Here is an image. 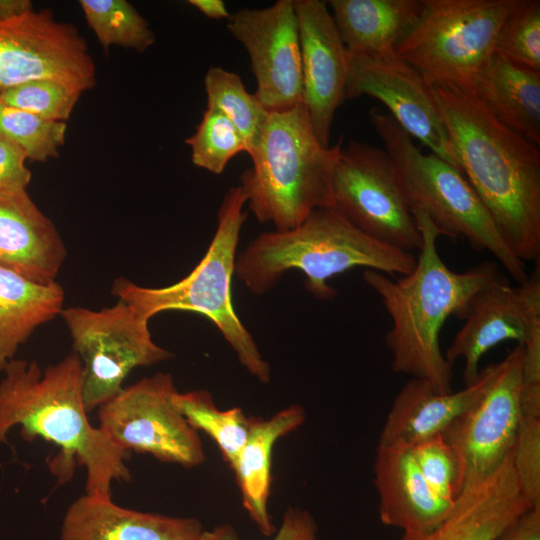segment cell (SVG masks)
Listing matches in <instances>:
<instances>
[{
	"instance_id": "obj_1",
	"label": "cell",
	"mask_w": 540,
	"mask_h": 540,
	"mask_svg": "<svg viewBox=\"0 0 540 540\" xmlns=\"http://www.w3.org/2000/svg\"><path fill=\"white\" fill-rule=\"evenodd\" d=\"M459 169L512 252L540 259V150L498 122L471 93L430 85Z\"/></svg>"
},
{
	"instance_id": "obj_2",
	"label": "cell",
	"mask_w": 540,
	"mask_h": 540,
	"mask_svg": "<svg viewBox=\"0 0 540 540\" xmlns=\"http://www.w3.org/2000/svg\"><path fill=\"white\" fill-rule=\"evenodd\" d=\"M0 381V445L20 426L21 436L42 438L60 453L51 470L68 480L74 462L85 466V494L110 498L114 481H129L128 452L113 444L87 416L82 395V364L72 353L44 371L32 360L13 359Z\"/></svg>"
},
{
	"instance_id": "obj_3",
	"label": "cell",
	"mask_w": 540,
	"mask_h": 540,
	"mask_svg": "<svg viewBox=\"0 0 540 540\" xmlns=\"http://www.w3.org/2000/svg\"><path fill=\"white\" fill-rule=\"evenodd\" d=\"M411 212L422 235L414 269L400 277L365 269L363 279L380 297L391 320L385 344L392 370L427 380L439 392H450L452 365L441 352V329L450 316L463 319L473 296L503 276L494 261L463 272L451 270L437 251L440 234L434 224L422 211Z\"/></svg>"
},
{
	"instance_id": "obj_4",
	"label": "cell",
	"mask_w": 540,
	"mask_h": 540,
	"mask_svg": "<svg viewBox=\"0 0 540 540\" xmlns=\"http://www.w3.org/2000/svg\"><path fill=\"white\" fill-rule=\"evenodd\" d=\"M416 256L361 232L333 207L319 208L298 226L258 235L237 253L234 275L254 295L272 289L290 270L301 271L309 293L330 300L334 276L356 267L391 277L410 273Z\"/></svg>"
},
{
	"instance_id": "obj_5",
	"label": "cell",
	"mask_w": 540,
	"mask_h": 540,
	"mask_svg": "<svg viewBox=\"0 0 540 540\" xmlns=\"http://www.w3.org/2000/svg\"><path fill=\"white\" fill-rule=\"evenodd\" d=\"M341 146L342 139L321 145L303 103L269 112L250 154L252 167L239 185L257 220L286 231L314 210L333 207L332 176Z\"/></svg>"
},
{
	"instance_id": "obj_6",
	"label": "cell",
	"mask_w": 540,
	"mask_h": 540,
	"mask_svg": "<svg viewBox=\"0 0 540 540\" xmlns=\"http://www.w3.org/2000/svg\"><path fill=\"white\" fill-rule=\"evenodd\" d=\"M247 203L241 187L227 190L218 210V224L209 248L194 269L180 281L165 287L137 285L117 278L112 293L150 320L170 310L204 315L219 329L241 365L262 383L271 379L269 363L236 314L232 302V278L241 228L247 218Z\"/></svg>"
},
{
	"instance_id": "obj_7",
	"label": "cell",
	"mask_w": 540,
	"mask_h": 540,
	"mask_svg": "<svg viewBox=\"0 0 540 540\" xmlns=\"http://www.w3.org/2000/svg\"><path fill=\"white\" fill-rule=\"evenodd\" d=\"M369 116L395 165L411 211L425 213L440 235L488 251L517 284L524 282L525 263L508 247L461 171L433 153H423L388 112L373 108Z\"/></svg>"
},
{
	"instance_id": "obj_8",
	"label": "cell",
	"mask_w": 540,
	"mask_h": 540,
	"mask_svg": "<svg viewBox=\"0 0 540 540\" xmlns=\"http://www.w3.org/2000/svg\"><path fill=\"white\" fill-rule=\"evenodd\" d=\"M516 0H423L395 47L430 85L474 93L495 55L500 26Z\"/></svg>"
},
{
	"instance_id": "obj_9",
	"label": "cell",
	"mask_w": 540,
	"mask_h": 540,
	"mask_svg": "<svg viewBox=\"0 0 540 540\" xmlns=\"http://www.w3.org/2000/svg\"><path fill=\"white\" fill-rule=\"evenodd\" d=\"M60 315L82 364V395L87 412L119 394L133 369L171 357L168 350L153 341L149 321L122 300L101 310L70 307Z\"/></svg>"
},
{
	"instance_id": "obj_10",
	"label": "cell",
	"mask_w": 540,
	"mask_h": 540,
	"mask_svg": "<svg viewBox=\"0 0 540 540\" xmlns=\"http://www.w3.org/2000/svg\"><path fill=\"white\" fill-rule=\"evenodd\" d=\"M332 201L338 213L371 238L406 252L420 250L422 235L385 150L355 140L342 145Z\"/></svg>"
},
{
	"instance_id": "obj_11",
	"label": "cell",
	"mask_w": 540,
	"mask_h": 540,
	"mask_svg": "<svg viewBox=\"0 0 540 540\" xmlns=\"http://www.w3.org/2000/svg\"><path fill=\"white\" fill-rule=\"evenodd\" d=\"M169 373L158 372L123 388L99 407L100 430L120 449L191 468L205 460L198 432L175 403Z\"/></svg>"
},
{
	"instance_id": "obj_12",
	"label": "cell",
	"mask_w": 540,
	"mask_h": 540,
	"mask_svg": "<svg viewBox=\"0 0 540 540\" xmlns=\"http://www.w3.org/2000/svg\"><path fill=\"white\" fill-rule=\"evenodd\" d=\"M37 79L56 80L82 93L96 83L85 39L47 9L0 20V92Z\"/></svg>"
},
{
	"instance_id": "obj_13",
	"label": "cell",
	"mask_w": 540,
	"mask_h": 540,
	"mask_svg": "<svg viewBox=\"0 0 540 540\" xmlns=\"http://www.w3.org/2000/svg\"><path fill=\"white\" fill-rule=\"evenodd\" d=\"M523 346L500 362L479 399L442 434L455 451L463 488L495 472L513 453L519 427Z\"/></svg>"
},
{
	"instance_id": "obj_14",
	"label": "cell",
	"mask_w": 540,
	"mask_h": 540,
	"mask_svg": "<svg viewBox=\"0 0 540 540\" xmlns=\"http://www.w3.org/2000/svg\"><path fill=\"white\" fill-rule=\"evenodd\" d=\"M226 28L248 52L257 82L254 95L268 112L303 103L300 41L293 0H278L264 9H240L230 14Z\"/></svg>"
},
{
	"instance_id": "obj_15",
	"label": "cell",
	"mask_w": 540,
	"mask_h": 540,
	"mask_svg": "<svg viewBox=\"0 0 540 540\" xmlns=\"http://www.w3.org/2000/svg\"><path fill=\"white\" fill-rule=\"evenodd\" d=\"M371 96L382 102L397 124L431 153L459 171L448 131L429 84L396 55L372 57L348 53L346 98Z\"/></svg>"
},
{
	"instance_id": "obj_16",
	"label": "cell",
	"mask_w": 540,
	"mask_h": 540,
	"mask_svg": "<svg viewBox=\"0 0 540 540\" xmlns=\"http://www.w3.org/2000/svg\"><path fill=\"white\" fill-rule=\"evenodd\" d=\"M540 267L528 278L512 286L504 277L477 292L444 356L453 365L463 359L465 386L473 384L480 373L479 364L491 348L514 340L523 346L530 334L540 329Z\"/></svg>"
},
{
	"instance_id": "obj_17",
	"label": "cell",
	"mask_w": 540,
	"mask_h": 540,
	"mask_svg": "<svg viewBox=\"0 0 540 540\" xmlns=\"http://www.w3.org/2000/svg\"><path fill=\"white\" fill-rule=\"evenodd\" d=\"M328 5L321 0H294L298 23L303 104L318 141L329 147L335 112L346 98L348 52Z\"/></svg>"
},
{
	"instance_id": "obj_18",
	"label": "cell",
	"mask_w": 540,
	"mask_h": 540,
	"mask_svg": "<svg viewBox=\"0 0 540 540\" xmlns=\"http://www.w3.org/2000/svg\"><path fill=\"white\" fill-rule=\"evenodd\" d=\"M530 508L519 488L512 453L491 475L466 485L436 527L403 533L399 540H493Z\"/></svg>"
},
{
	"instance_id": "obj_19",
	"label": "cell",
	"mask_w": 540,
	"mask_h": 540,
	"mask_svg": "<svg viewBox=\"0 0 540 540\" xmlns=\"http://www.w3.org/2000/svg\"><path fill=\"white\" fill-rule=\"evenodd\" d=\"M67 250L27 190L0 192V266L40 284L55 282Z\"/></svg>"
},
{
	"instance_id": "obj_20",
	"label": "cell",
	"mask_w": 540,
	"mask_h": 540,
	"mask_svg": "<svg viewBox=\"0 0 540 540\" xmlns=\"http://www.w3.org/2000/svg\"><path fill=\"white\" fill-rule=\"evenodd\" d=\"M374 484L381 522L403 533L430 531L446 518L455 502L429 487L410 446L403 444L377 445Z\"/></svg>"
},
{
	"instance_id": "obj_21",
	"label": "cell",
	"mask_w": 540,
	"mask_h": 540,
	"mask_svg": "<svg viewBox=\"0 0 540 540\" xmlns=\"http://www.w3.org/2000/svg\"><path fill=\"white\" fill-rule=\"evenodd\" d=\"M497 363L480 370L477 380L459 391L439 392L424 379L411 378L395 397L378 445L413 446L443 434L483 394Z\"/></svg>"
},
{
	"instance_id": "obj_22",
	"label": "cell",
	"mask_w": 540,
	"mask_h": 540,
	"mask_svg": "<svg viewBox=\"0 0 540 540\" xmlns=\"http://www.w3.org/2000/svg\"><path fill=\"white\" fill-rule=\"evenodd\" d=\"M203 530L196 517L137 511L85 494L65 512L60 540H198Z\"/></svg>"
},
{
	"instance_id": "obj_23",
	"label": "cell",
	"mask_w": 540,
	"mask_h": 540,
	"mask_svg": "<svg viewBox=\"0 0 540 540\" xmlns=\"http://www.w3.org/2000/svg\"><path fill=\"white\" fill-rule=\"evenodd\" d=\"M305 417L304 408L297 404L280 410L270 419L251 417L246 441L230 466L236 476L243 507L264 536L276 532L267 506L274 444L300 427Z\"/></svg>"
},
{
	"instance_id": "obj_24",
	"label": "cell",
	"mask_w": 540,
	"mask_h": 540,
	"mask_svg": "<svg viewBox=\"0 0 540 540\" xmlns=\"http://www.w3.org/2000/svg\"><path fill=\"white\" fill-rule=\"evenodd\" d=\"M327 5L349 54L389 57L396 55L423 0H330Z\"/></svg>"
},
{
	"instance_id": "obj_25",
	"label": "cell",
	"mask_w": 540,
	"mask_h": 540,
	"mask_svg": "<svg viewBox=\"0 0 540 540\" xmlns=\"http://www.w3.org/2000/svg\"><path fill=\"white\" fill-rule=\"evenodd\" d=\"M473 95L498 122L540 146V72L494 55Z\"/></svg>"
},
{
	"instance_id": "obj_26",
	"label": "cell",
	"mask_w": 540,
	"mask_h": 540,
	"mask_svg": "<svg viewBox=\"0 0 540 540\" xmlns=\"http://www.w3.org/2000/svg\"><path fill=\"white\" fill-rule=\"evenodd\" d=\"M64 291L0 266V372L32 333L63 310Z\"/></svg>"
},
{
	"instance_id": "obj_27",
	"label": "cell",
	"mask_w": 540,
	"mask_h": 540,
	"mask_svg": "<svg viewBox=\"0 0 540 540\" xmlns=\"http://www.w3.org/2000/svg\"><path fill=\"white\" fill-rule=\"evenodd\" d=\"M207 108L222 112L241 134L246 152L255 149L269 112L244 87L239 75L221 67H211L204 77Z\"/></svg>"
},
{
	"instance_id": "obj_28",
	"label": "cell",
	"mask_w": 540,
	"mask_h": 540,
	"mask_svg": "<svg viewBox=\"0 0 540 540\" xmlns=\"http://www.w3.org/2000/svg\"><path fill=\"white\" fill-rule=\"evenodd\" d=\"M175 403L196 431L202 430L216 442L223 458L231 466L246 441L251 417H247L239 407L218 409L206 390L178 392Z\"/></svg>"
},
{
	"instance_id": "obj_29",
	"label": "cell",
	"mask_w": 540,
	"mask_h": 540,
	"mask_svg": "<svg viewBox=\"0 0 540 540\" xmlns=\"http://www.w3.org/2000/svg\"><path fill=\"white\" fill-rule=\"evenodd\" d=\"M90 29L107 51L120 46L144 52L156 40L148 21L126 0H81Z\"/></svg>"
},
{
	"instance_id": "obj_30",
	"label": "cell",
	"mask_w": 540,
	"mask_h": 540,
	"mask_svg": "<svg viewBox=\"0 0 540 540\" xmlns=\"http://www.w3.org/2000/svg\"><path fill=\"white\" fill-rule=\"evenodd\" d=\"M495 55L535 72H540V1L516 0L502 22Z\"/></svg>"
},
{
	"instance_id": "obj_31",
	"label": "cell",
	"mask_w": 540,
	"mask_h": 540,
	"mask_svg": "<svg viewBox=\"0 0 540 540\" xmlns=\"http://www.w3.org/2000/svg\"><path fill=\"white\" fill-rule=\"evenodd\" d=\"M65 122L49 121L0 101V136L18 146L27 159L46 162L65 142Z\"/></svg>"
},
{
	"instance_id": "obj_32",
	"label": "cell",
	"mask_w": 540,
	"mask_h": 540,
	"mask_svg": "<svg viewBox=\"0 0 540 540\" xmlns=\"http://www.w3.org/2000/svg\"><path fill=\"white\" fill-rule=\"evenodd\" d=\"M191 160L199 168L213 174L224 172L228 162L246 152L245 142L234 124L220 111L206 108L196 131L186 139Z\"/></svg>"
},
{
	"instance_id": "obj_33",
	"label": "cell",
	"mask_w": 540,
	"mask_h": 540,
	"mask_svg": "<svg viewBox=\"0 0 540 540\" xmlns=\"http://www.w3.org/2000/svg\"><path fill=\"white\" fill-rule=\"evenodd\" d=\"M81 91L56 80H31L0 92V101L49 121L65 122Z\"/></svg>"
},
{
	"instance_id": "obj_34",
	"label": "cell",
	"mask_w": 540,
	"mask_h": 540,
	"mask_svg": "<svg viewBox=\"0 0 540 540\" xmlns=\"http://www.w3.org/2000/svg\"><path fill=\"white\" fill-rule=\"evenodd\" d=\"M413 458L429 487L454 502L463 489L458 457L442 434L410 446Z\"/></svg>"
},
{
	"instance_id": "obj_35",
	"label": "cell",
	"mask_w": 540,
	"mask_h": 540,
	"mask_svg": "<svg viewBox=\"0 0 540 540\" xmlns=\"http://www.w3.org/2000/svg\"><path fill=\"white\" fill-rule=\"evenodd\" d=\"M520 491L532 508L540 507V416L521 414L513 450Z\"/></svg>"
},
{
	"instance_id": "obj_36",
	"label": "cell",
	"mask_w": 540,
	"mask_h": 540,
	"mask_svg": "<svg viewBox=\"0 0 540 540\" xmlns=\"http://www.w3.org/2000/svg\"><path fill=\"white\" fill-rule=\"evenodd\" d=\"M272 540H317V524L311 513L300 508H288ZM198 540H240L230 524L203 530Z\"/></svg>"
},
{
	"instance_id": "obj_37",
	"label": "cell",
	"mask_w": 540,
	"mask_h": 540,
	"mask_svg": "<svg viewBox=\"0 0 540 540\" xmlns=\"http://www.w3.org/2000/svg\"><path fill=\"white\" fill-rule=\"evenodd\" d=\"M26 160L23 150L0 136V192L26 190L31 180Z\"/></svg>"
},
{
	"instance_id": "obj_38",
	"label": "cell",
	"mask_w": 540,
	"mask_h": 540,
	"mask_svg": "<svg viewBox=\"0 0 540 540\" xmlns=\"http://www.w3.org/2000/svg\"><path fill=\"white\" fill-rule=\"evenodd\" d=\"M493 540H540V508H530Z\"/></svg>"
},
{
	"instance_id": "obj_39",
	"label": "cell",
	"mask_w": 540,
	"mask_h": 540,
	"mask_svg": "<svg viewBox=\"0 0 540 540\" xmlns=\"http://www.w3.org/2000/svg\"><path fill=\"white\" fill-rule=\"evenodd\" d=\"M189 4L211 19H224L230 16L222 0H189Z\"/></svg>"
},
{
	"instance_id": "obj_40",
	"label": "cell",
	"mask_w": 540,
	"mask_h": 540,
	"mask_svg": "<svg viewBox=\"0 0 540 540\" xmlns=\"http://www.w3.org/2000/svg\"><path fill=\"white\" fill-rule=\"evenodd\" d=\"M33 10L30 0H0V20H8Z\"/></svg>"
}]
</instances>
